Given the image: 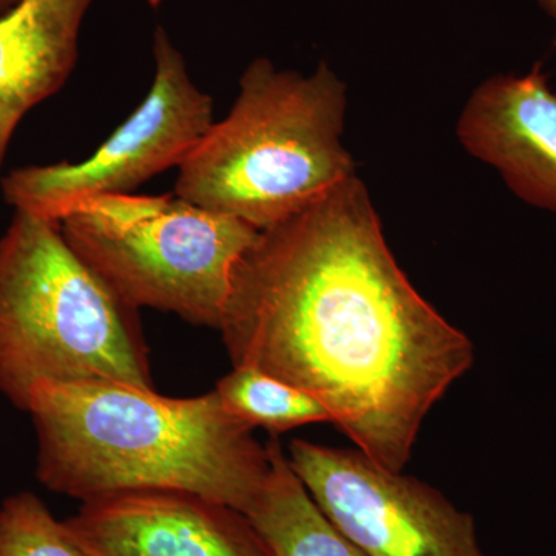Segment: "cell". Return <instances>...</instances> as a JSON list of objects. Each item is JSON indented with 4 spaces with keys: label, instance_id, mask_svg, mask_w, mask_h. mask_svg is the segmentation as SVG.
<instances>
[{
    "label": "cell",
    "instance_id": "cell-2",
    "mask_svg": "<svg viewBox=\"0 0 556 556\" xmlns=\"http://www.w3.org/2000/svg\"><path fill=\"white\" fill-rule=\"evenodd\" d=\"M27 413L40 484L83 503L161 490L244 514L268 477V447L217 391L172 399L115 380L43 382L33 388Z\"/></svg>",
    "mask_w": 556,
    "mask_h": 556
},
{
    "label": "cell",
    "instance_id": "cell-10",
    "mask_svg": "<svg viewBox=\"0 0 556 556\" xmlns=\"http://www.w3.org/2000/svg\"><path fill=\"white\" fill-rule=\"evenodd\" d=\"M93 0H22L0 16V169L22 118L67 83Z\"/></svg>",
    "mask_w": 556,
    "mask_h": 556
},
{
    "label": "cell",
    "instance_id": "cell-6",
    "mask_svg": "<svg viewBox=\"0 0 556 556\" xmlns=\"http://www.w3.org/2000/svg\"><path fill=\"white\" fill-rule=\"evenodd\" d=\"M153 56L155 78L148 97L97 152L79 163L10 172L2 181L7 203L60 225L80 201L130 193L155 175L178 169L215 123L214 102L190 79L185 56L161 27Z\"/></svg>",
    "mask_w": 556,
    "mask_h": 556
},
{
    "label": "cell",
    "instance_id": "cell-3",
    "mask_svg": "<svg viewBox=\"0 0 556 556\" xmlns=\"http://www.w3.org/2000/svg\"><path fill=\"white\" fill-rule=\"evenodd\" d=\"M346 86L325 62L313 75L252 61L225 119L178 167L175 195L265 230L356 174L342 142Z\"/></svg>",
    "mask_w": 556,
    "mask_h": 556
},
{
    "label": "cell",
    "instance_id": "cell-12",
    "mask_svg": "<svg viewBox=\"0 0 556 556\" xmlns=\"http://www.w3.org/2000/svg\"><path fill=\"white\" fill-rule=\"evenodd\" d=\"M215 391L223 407L252 430L283 433L306 424L331 422L317 399L260 369L233 367Z\"/></svg>",
    "mask_w": 556,
    "mask_h": 556
},
{
    "label": "cell",
    "instance_id": "cell-8",
    "mask_svg": "<svg viewBox=\"0 0 556 556\" xmlns=\"http://www.w3.org/2000/svg\"><path fill=\"white\" fill-rule=\"evenodd\" d=\"M64 526L86 556H274L247 515L192 493L94 497Z\"/></svg>",
    "mask_w": 556,
    "mask_h": 556
},
{
    "label": "cell",
    "instance_id": "cell-4",
    "mask_svg": "<svg viewBox=\"0 0 556 556\" xmlns=\"http://www.w3.org/2000/svg\"><path fill=\"white\" fill-rule=\"evenodd\" d=\"M137 311L79 258L50 219L16 211L0 237V394L27 412L43 382L152 388Z\"/></svg>",
    "mask_w": 556,
    "mask_h": 556
},
{
    "label": "cell",
    "instance_id": "cell-5",
    "mask_svg": "<svg viewBox=\"0 0 556 556\" xmlns=\"http://www.w3.org/2000/svg\"><path fill=\"white\" fill-rule=\"evenodd\" d=\"M73 251L129 308L219 328L233 269L260 230L178 195L91 197L60 222Z\"/></svg>",
    "mask_w": 556,
    "mask_h": 556
},
{
    "label": "cell",
    "instance_id": "cell-1",
    "mask_svg": "<svg viewBox=\"0 0 556 556\" xmlns=\"http://www.w3.org/2000/svg\"><path fill=\"white\" fill-rule=\"evenodd\" d=\"M218 329L233 367L311 394L357 450L394 471L475 356L399 268L357 175L260 230L233 269Z\"/></svg>",
    "mask_w": 556,
    "mask_h": 556
},
{
    "label": "cell",
    "instance_id": "cell-11",
    "mask_svg": "<svg viewBox=\"0 0 556 556\" xmlns=\"http://www.w3.org/2000/svg\"><path fill=\"white\" fill-rule=\"evenodd\" d=\"M269 471L244 511L274 556H367L318 508L277 439L266 445Z\"/></svg>",
    "mask_w": 556,
    "mask_h": 556
},
{
    "label": "cell",
    "instance_id": "cell-14",
    "mask_svg": "<svg viewBox=\"0 0 556 556\" xmlns=\"http://www.w3.org/2000/svg\"><path fill=\"white\" fill-rule=\"evenodd\" d=\"M540 3L543 5V9L546 10L548 14H551L552 20H554L556 24V0H540ZM554 46L556 47V33Z\"/></svg>",
    "mask_w": 556,
    "mask_h": 556
},
{
    "label": "cell",
    "instance_id": "cell-7",
    "mask_svg": "<svg viewBox=\"0 0 556 556\" xmlns=\"http://www.w3.org/2000/svg\"><path fill=\"white\" fill-rule=\"evenodd\" d=\"M288 459L318 508L367 556H485L470 514L361 450L294 439Z\"/></svg>",
    "mask_w": 556,
    "mask_h": 556
},
{
    "label": "cell",
    "instance_id": "cell-13",
    "mask_svg": "<svg viewBox=\"0 0 556 556\" xmlns=\"http://www.w3.org/2000/svg\"><path fill=\"white\" fill-rule=\"evenodd\" d=\"M0 556H86L38 496L7 497L0 507Z\"/></svg>",
    "mask_w": 556,
    "mask_h": 556
},
{
    "label": "cell",
    "instance_id": "cell-15",
    "mask_svg": "<svg viewBox=\"0 0 556 556\" xmlns=\"http://www.w3.org/2000/svg\"><path fill=\"white\" fill-rule=\"evenodd\" d=\"M21 2L22 0H0V16L9 13L10 10H13Z\"/></svg>",
    "mask_w": 556,
    "mask_h": 556
},
{
    "label": "cell",
    "instance_id": "cell-9",
    "mask_svg": "<svg viewBox=\"0 0 556 556\" xmlns=\"http://www.w3.org/2000/svg\"><path fill=\"white\" fill-rule=\"evenodd\" d=\"M457 138L519 199L556 212V93L540 64L482 83L457 119Z\"/></svg>",
    "mask_w": 556,
    "mask_h": 556
}]
</instances>
